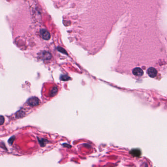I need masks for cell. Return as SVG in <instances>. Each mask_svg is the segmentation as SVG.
<instances>
[{
  "mask_svg": "<svg viewBox=\"0 0 167 167\" xmlns=\"http://www.w3.org/2000/svg\"><path fill=\"white\" fill-rule=\"evenodd\" d=\"M5 122V118L4 116L0 115V125H2Z\"/></svg>",
  "mask_w": 167,
  "mask_h": 167,
  "instance_id": "ba28073f",
  "label": "cell"
},
{
  "mask_svg": "<svg viewBox=\"0 0 167 167\" xmlns=\"http://www.w3.org/2000/svg\"><path fill=\"white\" fill-rule=\"evenodd\" d=\"M28 102L29 105L32 107L37 106L39 104V100L38 98L36 97H32L29 98Z\"/></svg>",
  "mask_w": 167,
  "mask_h": 167,
  "instance_id": "6da1fadb",
  "label": "cell"
},
{
  "mask_svg": "<svg viewBox=\"0 0 167 167\" xmlns=\"http://www.w3.org/2000/svg\"><path fill=\"white\" fill-rule=\"evenodd\" d=\"M15 139V136H13L12 137H11L10 139H9V142L10 144H12L14 141Z\"/></svg>",
  "mask_w": 167,
  "mask_h": 167,
  "instance_id": "30bf717a",
  "label": "cell"
},
{
  "mask_svg": "<svg viewBox=\"0 0 167 167\" xmlns=\"http://www.w3.org/2000/svg\"><path fill=\"white\" fill-rule=\"evenodd\" d=\"M38 141L39 142V143L41 147H44L46 146V144L48 142V141L47 140H46L45 139H39L38 138Z\"/></svg>",
  "mask_w": 167,
  "mask_h": 167,
  "instance_id": "5b68a950",
  "label": "cell"
},
{
  "mask_svg": "<svg viewBox=\"0 0 167 167\" xmlns=\"http://www.w3.org/2000/svg\"><path fill=\"white\" fill-rule=\"evenodd\" d=\"M130 153H131L134 156H138L140 155V151L138 149H135L131 150L130 151Z\"/></svg>",
  "mask_w": 167,
  "mask_h": 167,
  "instance_id": "8992f818",
  "label": "cell"
},
{
  "mask_svg": "<svg viewBox=\"0 0 167 167\" xmlns=\"http://www.w3.org/2000/svg\"><path fill=\"white\" fill-rule=\"evenodd\" d=\"M69 78L67 76V75H63V76L61 77V79L62 80H63V81H67V80H69Z\"/></svg>",
  "mask_w": 167,
  "mask_h": 167,
  "instance_id": "9c48e42d",
  "label": "cell"
},
{
  "mask_svg": "<svg viewBox=\"0 0 167 167\" xmlns=\"http://www.w3.org/2000/svg\"><path fill=\"white\" fill-rule=\"evenodd\" d=\"M147 74L150 77L154 78L157 75V72L156 69H155L154 68H150L147 69Z\"/></svg>",
  "mask_w": 167,
  "mask_h": 167,
  "instance_id": "7a4b0ae2",
  "label": "cell"
},
{
  "mask_svg": "<svg viewBox=\"0 0 167 167\" xmlns=\"http://www.w3.org/2000/svg\"><path fill=\"white\" fill-rule=\"evenodd\" d=\"M63 145L65 147H68V148H70V147H71V146H70V145H69V144H66V143H65V144H63Z\"/></svg>",
  "mask_w": 167,
  "mask_h": 167,
  "instance_id": "8fae6325",
  "label": "cell"
},
{
  "mask_svg": "<svg viewBox=\"0 0 167 167\" xmlns=\"http://www.w3.org/2000/svg\"><path fill=\"white\" fill-rule=\"evenodd\" d=\"M57 90H58L57 88V87H54L52 88V90H51V91L50 92V95L51 96H54L56 94Z\"/></svg>",
  "mask_w": 167,
  "mask_h": 167,
  "instance_id": "52a82bcc",
  "label": "cell"
},
{
  "mask_svg": "<svg viewBox=\"0 0 167 167\" xmlns=\"http://www.w3.org/2000/svg\"><path fill=\"white\" fill-rule=\"evenodd\" d=\"M132 73L134 75L137 76H142L144 74L142 69L139 68H136L132 70Z\"/></svg>",
  "mask_w": 167,
  "mask_h": 167,
  "instance_id": "3957f363",
  "label": "cell"
},
{
  "mask_svg": "<svg viewBox=\"0 0 167 167\" xmlns=\"http://www.w3.org/2000/svg\"><path fill=\"white\" fill-rule=\"evenodd\" d=\"M41 35L43 39L45 40H49L50 38V34L49 32L45 30L41 31Z\"/></svg>",
  "mask_w": 167,
  "mask_h": 167,
  "instance_id": "277c9868",
  "label": "cell"
}]
</instances>
